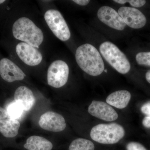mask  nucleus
Returning <instances> with one entry per match:
<instances>
[{
    "instance_id": "nucleus-2",
    "label": "nucleus",
    "mask_w": 150,
    "mask_h": 150,
    "mask_svg": "<svg viewBox=\"0 0 150 150\" xmlns=\"http://www.w3.org/2000/svg\"><path fill=\"white\" fill-rule=\"evenodd\" d=\"M13 34L16 39L38 48L43 42V33L31 20L21 17L13 25Z\"/></svg>"
},
{
    "instance_id": "nucleus-13",
    "label": "nucleus",
    "mask_w": 150,
    "mask_h": 150,
    "mask_svg": "<svg viewBox=\"0 0 150 150\" xmlns=\"http://www.w3.org/2000/svg\"><path fill=\"white\" fill-rule=\"evenodd\" d=\"M14 101L22 106L24 111L32 108L35 102V98L32 91L25 86H21L16 89L14 93Z\"/></svg>"
},
{
    "instance_id": "nucleus-12",
    "label": "nucleus",
    "mask_w": 150,
    "mask_h": 150,
    "mask_svg": "<svg viewBox=\"0 0 150 150\" xmlns=\"http://www.w3.org/2000/svg\"><path fill=\"white\" fill-rule=\"evenodd\" d=\"M0 75L4 80L9 83L23 80L26 76L15 64L6 58L0 61Z\"/></svg>"
},
{
    "instance_id": "nucleus-24",
    "label": "nucleus",
    "mask_w": 150,
    "mask_h": 150,
    "mask_svg": "<svg viewBox=\"0 0 150 150\" xmlns=\"http://www.w3.org/2000/svg\"><path fill=\"white\" fill-rule=\"evenodd\" d=\"M143 125L146 128H150V117L146 116L142 121Z\"/></svg>"
},
{
    "instance_id": "nucleus-23",
    "label": "nucleus",
    "mask_w": 150,
    "mask_h": 150,
    "mask_svg": "<svg viewBox=\"0 0 150 150\" xmlns=\"http://www.w3.org/2000/svg\"><path fill=\"white\" fill-rule=\"evenodd\" d=\"M8 116V115L6 110L0 106V120L5 119Z\"/></svg>"
},
{
    "instance_id": "nucleus-18",
    "label": "nucleus",
    "mask_w": 150,
    "mask_h": 150,
    "mask_svg": "<svg viewBox=\"0 0 150 150\" xmlns=\"http://www.w3.org/2000/svg\"><path fill=\"white\" fill-rule=\"evenodd\" d=\"M6 111L9 118L18 120L22 116L24 110L21 105L14 101L9 105Z\"/></svg>"
},
{
    "instance_id": "nucleus-8",
    "label": "nucleus",
    "mask_w": 150,
    "mask_h": 150,
    "mask_svg": "<svg viewBox=\"0 0 150 150\" xmlns=\"http://www.w3.org/2000/svg\"><path fill=\"white\" fill-rule=\"evenodd\" d=\"M16 50L19 58L28 66H37L42 62L43 56L39 50L27 43L23 42L19 43Z\"/></svg>"
},
{
    "instance_id": "nucleus-14",
    "label": "nucleus",
    "mask_w": 150,
    "mask_h": 150,
    "mask_svg": "<svg viewBox=\"0 0 150 150\" xmlns=\"http://www.w3.org/2000/svg\"><path fill=\"white\" fill-rule=\"evenodd\" d=\"M131 98V94L126 90L114 92L107 97L106 101L109 105L118 109L125 108L129 104Z\"/></svg>"
},
{
    "instance_id": "nucleus-9",
    "label": "nucleus",
    "mask_w": 150,
    "mask_h": 150,
    "mask_svg": "<svg viewBox=\"0 0 150 150\" xmlns=\"http://www.w3.org/2000/svg\"><path fill=\"white\" fill-rule=\"evenodd\" d=\"M38 123L42 129L54 132L64 131L67 126L63 116L53 111H48L42 114Z\"/></svg>"
},
{
    "instance_id": "nucleus-22",
    "label": "nucleus",
    "mask_w": 150,
    "mask_h": 150,
    "mask_svg": "<svg viewBox=\"0 0 150 150\" xmlns=\"http://www.w3.org/2000/svg\"><path fill=\"white\" fill-rule=\"evenodd\" d=\"M142 112L147 115V116L150 117V102L146 103L141 108Z\"/></svg>"
},
{
    "instance_id": "nucleus-27",
    "label": "nucleus",
    "mask_w": 150,
    "mask_h": 150,
    "mask_svg": "<svg viewBox=\"0 0 150 150\" xmlns=\"http://www.w3.org/2000/svg\"><path fill=\"white\" fill-rule=\"evenodd\" d=\"M5 1V0H0V4H3V3Z\"/></svg>"
},
{
    "instance_id": "nucleus-11",
    "label": "nucleus",
    "mask_w": 150,
    "mask_h": 150,
    "mask_svg": "<svg viewBox=\"0 0 150 150\" xmlns=\"http://www.w3.org/2000/svg\"><path fill=\"white\" fill-rule=\"evenodd\" d=\"M88 112L91 115L107 121H112L118 118V114L110 105L102 101L93 100L89 106Z\"/></svg>"
},
{
    "instance_id": "nucleus-21",
    "label": "nucleus",
    "mask_w": 150,
    "mask_h": 150,
    "mask_svg": "<svg viewBox=\"0 0 150 150\" xmlns=\"http://www.w3.org/2000/svg\"><path fill=\"white\" fill-rule=\"evenodd\" d=\"M127 150H148L142 144L136 142H131L126 145Z\"/></svg>"
},
{
    "instance_id": "nucleus-3",
    "label": "nucleus",
    "mask_w": 150,
    "mask_h": 150,
    "mask_svg": "<svg viewBox=\"0 0 150 150\" xmlns=\"http://www.w3.org/2000/svg\"><path fill=\"white\" fill-rule=\"evenodd\" d=\"M124 128L116 123L98 124L94 126L90 132L92 139L103 144H113L119 142L124 137Z\"/></svg>"
},
{
    "instance_id": "nucleus-7",
    "label": "nucleus",
    "mask_w": 150,
    "mask_h": 150,
    "mask_svg": "<svg viewBox=\"0 0 150 150\" xmlns=\"http://www.w3.org/2000/svg\"><path fill=\"white\" fill-rule=\"evenodd\" d=\"M118 13L123 19L125 24L131 28L139 29L146 25V18L142 12L135 8L121 7Z\"/></svg>"
},
{
    "instance_id": "nucleus-19",
    "label": "nucleus",
    "mask_w": 150,
    "mask_h": 150,
    "mask_svg": "<svg viewBox=\"0 0 150 150\" xmlns=\"http://www.w3.org/2000/svg\"><path fill=\"white\" fill-rule=\"evenodd\" d=\"M136 60L139 65L150 67V51L138 53L136 55Z\"/></svg>"
},
{
    "instance_id": "nucleus-20",
    "label": "nucleus",
    "mask_w": 150,
    "mask_h": 150,
    "mask_svg": "<svg viewBox=\"0 0 150 150\" xmlns=\"http://www.w3.org/2000/svg\"><path fill=\"white\" fill-rule=\"evenodd\" d=\"M114 1L122 4H125L126 3H129L132 6L137 8H140L143 6L146 2L144 0H114Z\"/></svg>"
},
{
    "instance_id": "nucleus-5",
    "label": "nucleus",
    "mask_w": 150,
    "mask_h": 150,
    "mask_svg": "<svg viewBox=\"0 0 150 150\" xmlns=\"http://www.w3.org/2000/svg\"><path fill=\"white\" fill-rule=\"evenodd\" d=\"M44 18L48 27L56 37L62 41H67L71 33L64 18L59 11L50 9L46 11Z\"/></svg>"
},
{
    "instance_id": "nucleus-25",
    "label": "nucleus",
    "mask_w": 150,
    "mask_h": 150,
    "mask_svg": "<svg viewBox=\"0 0 150 150\" xmlns=\"http://www.w3.org/2000/svg\"><path fill=\"white\" fill-rule=\"evenodd\" d=\"M73 2L80 6H86L90 2L89 0H74Z\"/></svg>"
},
{
    "instance_id": "nucleus-1",
    "label": "nucleus",
    "mask_w": 150,
    "mask_h": 150,
    "mask_svg": "<svg viewBox=\"0 0 150 150\" xmlns=\"http://www.w3.org/2000/svg\"><path fill=\"white\" fill-rule=\"evenodd\" d=\"M76 60L80 68L91 76H99L104 71L102 57L91 44L86 43L80 46L76 51Z\"/></svg>"
},
{
    "instance_id": "nucleus-6",
    "label": "nucleus",
    "mask_w": 150,
    "mask_h": 150,
    "mask_svg": "<svg viewBox=\"0 0 150 150\" xmlns=\"http://www.w3.org/2000/svg\"><path fill=\"white\" fill-rule=\"evenodd\" d=\"M69 69L66 62L56 60L51 63L47 72V81L49 86L59 88L67 83Z\"/></svg>"
},
{
    "instance_id": "nucleus-28",
    "label": "nucleus",
    "mask_w": 150,
    "mask_h": 150,
    "mask_svg": "<svg viewBox=\"0 0 150 150\" xmlns=\"http://www.w3.org/2000/svg\"><path fill=\"white\" fill-rule=\"evenodd\" d=\"M104 71L105 72V73L107 72V70H104Z\"/></svg>"
},
{
    "instance_id": "nucleus-15",
    "label": "nucleus",
    "mask_w": 150,
    "mask_h": 150,
    "mask_svg": "<svg viewBox=\"0 0 150 150\" xmlns=\"http://www.w3.org/2000/svg\"><path fill=\"white\" fill-rule=\"evenodd\" d=\"M20 127V123L16 119L9 118L0 120V132L6 138L16 137Z\"/></svg>"
},
{
    "instance_id": "nucleus-10",
    "label": "nucleus",
    "mask_w": 150,
    "mask_h": 150,
    "mask_svg": "<svg viewBox=\"0 0 150 150\" xmlns=\"http://www.w3.org/2000/svg\"><path fill=\"white\" fill-rule=\"evenodd\" d=\"M97 16L100 21L113 29L122 30L126 27V24L118 13L110 7H101L98 11Z\"/></svg>"
},
{
    "instance_id": "nucleus-4",
    "label": "nucleus",
    "mask_w": 150,
    "mask_h": 150,
    "mask_svg": "<svg viewBox=\"0 0 150 150\" xmlns=\"http://www.w3.org/2000/svg\"><path fill=\"white\" fill-rule=\"evenodd\" d=\"M99 50L103 58L118 72L126 74L131 69V64L126 55L115 44L105 42L100 45Z\"/></svg>"
},
{
    "instance_id": "nucleus-26",
    "label": "nucleus",
    "mask_w": 150,
    "mask_h": 150,
    "mask_svg": "<svg viewBox=\"0 0 150 150\" xmlns=\"http://www.w3.org/2000/svg\"><path fill=\"white\" fill-rule=\"evenodd\" d=\"M146 79L148 82L150 84V70H148L146 74Z\"/></svg>"
},
{
    "instance_id": "nucleus-16",
    "label": "nucleus",
    "mask_w": 150,
    "mask_h": 150,
    "mask_svg": "<svg viewBox=\"0 0 150 150\" xmlns=\"http://www.w3.org/2000/svg\"><path fill=\"white\" fill-rule=\"evenodd\" d=\"M23 147L28 150H51L53 145L43 137L33 136L27 139Z\"/></svg>"
},
{
    "instance_id": "nucleus-17",
    "label": "nucleus",
    "mask_w": 150,
    "mask_h": 150,
    "mask_svg": "<svg viewBox=\"0 0 150 150\" xmlns=\"http://www.w3.org/2000/svg\"><path fill=\"white\" fill-rule=\"evenodd\" d=\"M93 143L84 139H76L70 144L69 150H94Z\"/></svg>"
}]
</instances>
